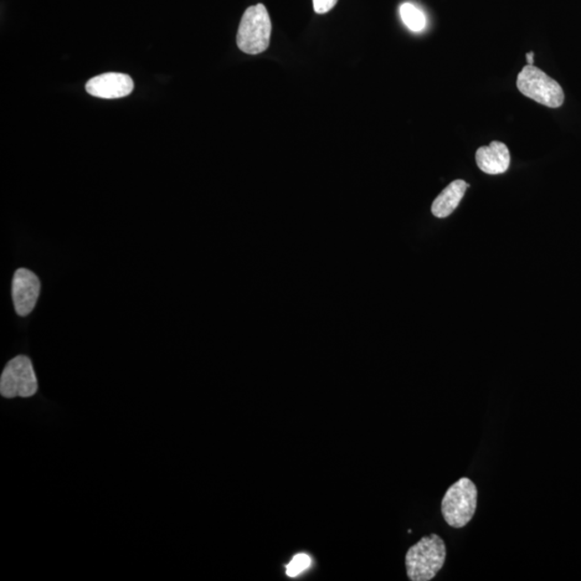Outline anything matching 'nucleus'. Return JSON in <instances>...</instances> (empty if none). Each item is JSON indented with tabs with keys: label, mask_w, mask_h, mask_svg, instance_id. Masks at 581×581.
<instances>
[{
	"label": "nucleus",
	"mask_w": 581,
	"mask_h": 581,
	"mask_svg": "<svg viewBox=\"0 0 581 581\" xmlns=\"http://www.w3.org/2000/svg\"><path fill=\"white\" fill-rule=\"evenodd\" d=\"M447 549L443 538L437 534L424 537L408 549L405 564L411 581H430L443 569Z\"/></svg>",
	"instance_id": "1"
},
{
	"label": "nucleus",
	"mask_w": 581,
	"mask_h": 581,
	"mask_svg": "<svg viewBox=\"0 0 581 581\" xmlns=\"http://www.w3.org/2000/svg\"><path fill=\"white\" fill-rule=\"evenodd\" d=\"M271 36V20L263 4H255L246 10L241 18L238 45L246 54L256 55L269 49Z\"/></svg>",
	"instance_id": "2"
},
{
	"label": "nucleus",
	"mask_w": 581,
	"mask_h": 581,
	"mask_svg": "<svg viewBox=\"0 0 581 581\" xmlns=\"http://www.w3.org/2000/svg\"><path fill=\"white\" fill-rule=\"evenodd\" d=\"M478 492L470 478L463 477L452 485L441 501V513L448 526L456 529L465 527L477 508Z\"/></svg>",
	"instance_id": "3"
},
{
	"label": "nucleus",
	"mask_w": 581,
	"mask_h": 581,
	"mask_svg": "<svg viewBox=\"0 0 581 581\" xmlns=\"http://www.w3.org/2000/svg\"><path fill=\"white\" fill-rule=\"evenodd\" d=\"M518 90L538 104L559 108L564 102V92L557 81L534 65L523 67L517 78Z\"/></svg>",
	"instance_id": "4"
},
{
	"label": "nucleus",
	"mask_w": 581,
	"mask_h": 581,
	"mask_svg": "<svg viewBox=\"0 0 581 581\" xmlns=\"http://www.w3.org/2000/svg\"><path fill=\"white\" fill-rule=\"evenodd\" d=\"M38 391L33 363L27 356H19L10 361L0 377V393L4 398L33 397Z\"/></svg>",
	"instance_id": "5"
},
{
	"label": "nucleus",
	"mask_w": 581,
	"mask_h": 581,
	"mask_svg": "<svg viewBox=\"0 0 581 581\" xmlns=\"http://www.w3.org/2000/svg\"><path fill=\"white\" fill-rule=\"evenodd\" d=\"M39 295V278L27 269H20L15 271L12 280V298L18 315L28 316L37 304Z\"/></svg>",
	"instance_id": "6"
},
{
	"label": "nucleus",
	"mask_w": 581,
	"mask_h": 581,
	"mask_svg": "<svg viewBox=\"0 0 581 581\" xmlns=\"http://www.w3.org/2000/svg\"><path fill=\"white\" fill-rule=\"evenodd\" d=\"M133 81L130 76L108 73L87 81L85 90L90 95L104 100H117L126 97L133 91Z\"/></svg>",
	"instance_id": "7"
},
{
	"label": "nucleus",
	"mask_w": 581,
	"mask_h": 581,
	"mask_svg": "<svg viewBox=\"0 0 581 581\" xmlns=\"http://www.w3.org/2000/svg\"><path fill=\"white\" fill-rule=\"evenodd\" d=\"M476 163L480 171L488 174H501L511 165V153L505 143L492 141L476 152Z\"/></svg>",
	"instance_id": "8"
},
{
	"label": "nucleus",
	"mask_w": 581,
	"mask_h": 581,
	"mask_svg": "<svg viewBox=\"0 0 581 581\" xmlns=\"http://www.w3.org/2000/svg\"><path fill=\"white\" fill-rule=\"evenodd\" d=\"M469 188L470 184L464 180H456L451 182L434 200L432 205V214L440 219L449 217L457 208Z\"/></svg>",
	"instance_id": "9"
},
{
	"label": "nucleus",
	"mask_w": 581,
	"mask_h": 581,
	"mask_svg": "<svg viewBox=\"0 0 581 581\" xmlns=\"http://www.w3.org/2000/svg\"><path fill=\"white\" fill-rule=\"evenodd\" d=\"M400 18L403 23L413 32H423L426 27V18L423 12L415 4L405 3L399 8Z\"/></svg>",
	"instance_id": "10"
},
{
	"label": "nucleus",
	"mask_w": 581,
	"mask_h": 581,
	"mask_svg": "<svg viewBox=\"0 0 581 581\" xmlns=\"http://www.w3.org/2000/svg\"><path fill=\"white\" fill-rule=\"evenodd\" d=\"M311 558L306 553L296 554L293 558L291 563L286 567V575L290 577H296L297 575L304 572L305 569L310 568Z\"/></svg>",
	"instance_id": "11"
},
{
	"label": "nucleus",
	"mask_w": 581,
	"mask_h": 581,
	"mask_svg": "<svg viewBox=\"0 0 581 581\" xmlns=\"http://www.w3.org/2000/svg\"><path fill=\"white\" fill-rule=\"evenodd\" d=\"M338 0H312L313 10L318 14H326L336 6Z\"/></svg>",
	"instance_id": "12"
},
{
	"label": "nucleus",
	"mask_w": 581,
	"mask_h": 581,
	"mask_svg": "<svg viewBox=\"0 0 581 581\" xmlns=\"http://www.w3.org/2000/svg\"><path fill=\"white\" fill-rule=\"evenodd\" d=\"M527 61L529 65H534V52H529L527 54Z\"/></svg>",
	"instance_id": "13"
}]
</instances>
